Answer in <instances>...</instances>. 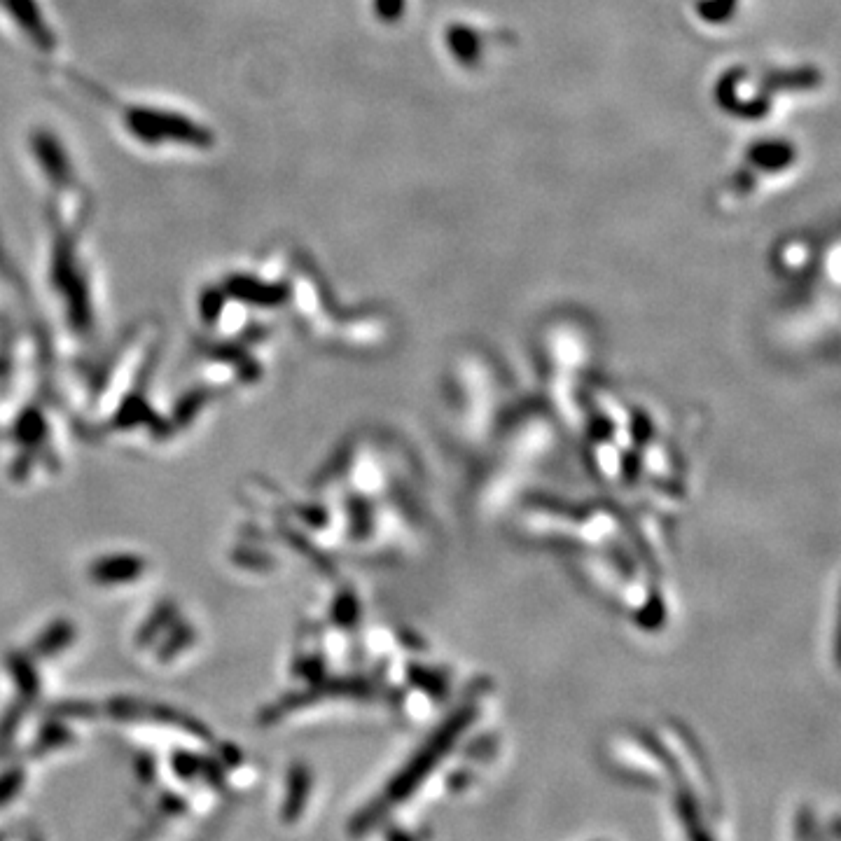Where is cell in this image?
I'll return each instance as SVG.
<instances>
[{"label": "cell", "mask_w": 841, "mask_h": 841, "mask_svg": "<svg viewBox=\"0 0 841 841\" xmlns=\"http://www.w3.org/2000/svg\"><path fill=\"white\" fill-rule=\"evenodd\" d=\"M10 8L19 19H22V24L26 26V29H29L31 33H38L40 38L45 36L43 29H40V22L36 19V10H33V5L29 3V0H10Z\"/></svg>", "instance_id": "2"}, {"label": "cell", "mask_w": 841, "mask_h": 841, "mask_svg": "<svg viewBox=\"0 0 841 841\" xmlns=\"http://www.w3.org/2000/svg\"><path fill=\"white\" fill-rule=\"evenodd\" d=\"M129 127L134 129L136 136H141L143 141L157 143L159 138H176V141H187V143H208V134L204 129L194 127L192 122L183 120V117L176 115H159L152 113V110H136L134 115H129Z\"/></svg>", "instance_id": "1"}]
</instances>
